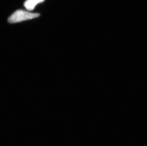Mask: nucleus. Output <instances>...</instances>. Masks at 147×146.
Segmentation results:
<instances>
[{
    "label": "nucleus",
    "instance_id": "obj_1",
    "mask_svg": "<svg viewBox=\"0 0 147 146\" xmlns=\"http://www.w3.org/2000/svg\"><path fill=\"white\" fill-rule=\"evenodd\" d=\"M40 15V14L39 13H33L23 10H19L9 17L8 21L10 23H14L37 18Z\"/></svg>",
    "mask_w": 147,
    "mask_h": 146
},
{
    "label": "nucleus",
    "instance_id": "obj_2",
    "mask_svg": "<svg viewBox=\"0 0 147 146\" xmlns=\"http://www.w3.org/2000/svg\"><path fill=\"white\" fill-rule=\"evenodd\" d=\"M45 0H26L24 3L25 8L28 11H32L36 5L39 3H42Z\"/></svg>",
    "mask_w": 147,
    "mask_h": 146
}]
</instances>
